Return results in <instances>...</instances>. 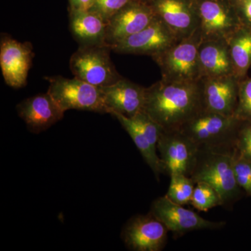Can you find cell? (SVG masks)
Returning a JSON list of instances; mask_svg holds the SVG:
<instances>
[{"mask_svg": "<svg viewBox=\"0 0 251 251\" xmlns=\"http://www.w3.org/2000/svg\"><path fill=\"white\" fill-rule=\"evenodd\" d=\"M50 95L64 112L69 110H85L108 113L104 103L102 87H97L77 77H47Z\"/></svg>", "mask_w": 251, "mask_h": 251, "instance_id": "6", "label": "cell"}, {"mask_svg": "<svg viewBox=\"0 0 251 251\" xmlns=\"http://www.w3.org/2000/svg\"><path fill=\"white\" fill-rule=\"evenodd\" d=\"M169 231L151 214L132 218L122 231L125 245L135 251H161Z\"/></svg>", "mask_w": 251, "mask_h": 251, "instance_id": "12", "label": "cell"}, {"mask_svg": "<svg viewBox=\"0 0 251 251\" xmlns=\"http://www.w3.org/2000/svg\"><path fill=\"white\" fill-rule=\"evenodd\" d=\"M179 39L158 16L143 30L112 46L113 52L147 54L153 57L174 45Z\"/></svg>", "mask_w": 251, "mask_h": 251, "instance_id": "9", "label": "cell"}, {"mask_svg": "<svg viewBox=\"0 0 251 251\" xmlns=\"http://www.w3.org/2000/svg\"><path fill=\"white\" fill-rule=\"evenodd\" d=\"M242 122L236 117L224 116L204 110L179 130L199 151L232 153Z\"/></svg>", "mask_w": 251, "mask_h": 251, "instance_id": "2", "label": "cell"}, {"mask_svg": "<svg viewBox=\"0 0 251 251\" xmlns=\"http://www.w3.org/2000/svg\"><path fill=\"white\" fill-rule=\"evenodd\" d=\"M234 152L251 161V123L243 122L237 135Z\"/></svg>", "mask_w": 251, "mask_h": 251, "instance_id": "27", "label": "cell"}, {"mask_svg": "<svg viewBox=\"0 0 251 251\" xmlns=\"http://www.w3.org/2000/svg\"><path fill=\"white\" fill-rule=\"evenodd\" d=\"M229 1L241 25L251 28V0H229Z\"/></svg>", "mask_w": 251, "mask_h": 251, "instance_id": "29", "label": "cell"}, {"mask_svg": "<svg viewBox=\"0 0 251 251\" xmlns=\"http://www.w3.org/2000/svg\"><path fill=\"white\" fill-rule=\"evenodd\" d=\"M203 110V79L172 81L162 78L146 88L143 111L164 130H179Z\"/></svg>", "mask_w": 251, "mask_h": 251, "instance_id": "1", "label": "cell"}, {"mask_svg": "<svg viewBox=\"0 0 251 251\" xmlns=\"http://www.w3.org/2000/svg\"><path fill=\"white\" fill-rule=\"evenodd\" d=\"M130 118L147 137L153 148L157 150V143L163 130L161 126L143 110Z\"/></svg>", "mask_w": 251, "mask_h": 251, "instance_id": "24", "label": "cell"}, {"mask_svg": "<svg viewBox=\"0 0 251 251\" xmlns=\"http://www.w3.org/2000/svg\"><path fill=\"white\" fill-rule=\"evenodd\" d=\"M232 153L199 151L190 177L195 183L205 182L219 193L223 205L228 206L239 198L242 188L237 184Z\"/></svg>", "mask_w": 251, "mask_h": 251, "instance_id": "3", "label": "cell"}, {"mask_svg": "<svg viewBox=\"0 0 251 251\" xmlns=\"http://www.w3.org/2000/svg\"><path fill=\"white\" fill-rule=\"evenodd\" d=\"M16 110L29 131L36 134L60 121L65 112L48 92L23 100L18 104Z\"/></svg>", "mask_w": 251, "mask_h": 251, "instance_id": "15", "label": "cell"}, {"mask_svg": "<svg viewBox=\"0 0 251 251\" xmlns=\"http://www.w3.org/2000/svg\"><path fill=\"white\" fill-rule=\"evenodd\" d=\"M150 4L179 40L198 31L199 21L194 0H151Z\"/></svg>", "mask_w": 251, "mask_h": 251, "instance_id": "14", "label": "cell"}, {"mask_svg": "<svg viewBox=\"0 0 251 251\" xmlns=\"http://www.w3.org/2000/svg\"><path fill=\"white\" fill-rule=\"evenodd\" d=\"M152 214L168 229L176 234L201 229H217L226 226V222H215L203 219L197 213L185 209L183 205L171 201L166 196L158 198L151 205Z\"/></svg>", "mask_w": 251, "mask_h": 251, "instance_id": "10", "label": "cell"}, {"mask_svg": "<svg viewBox=\"0 0 251 251\" xmlns=\"http://www.w3.org/2000/svg\"><path fill=\"white\" fill-rule=\"evenodd\" d=\"M234 176L237 184L243 191L251 196V161L238 156L235 153L232 154Z\"/></svg>", "mask_w": 251, "mask_h": 251, "instance_id": "25", "label": "cell"}, {"mask_svg": "<svg viewBox=\"0 0 251 251\" xmlns=\"http://www.w3.org/2000/svg\"><path fill=\"white\" fill-rule=\"evenodd\" d=\"M142 1H146V2L150 3V1H151V0H142Z\"/></svg>", "mask_w": 251, "mask_h": 251, "instance_id": "31", "label": "cell"}, {"mask_svg": "<svg viewBox=\"0 0 251 251\" xmlns=\"http://www.w3.org/2000/svg\"><path fill=\"white\" fill-rule=\"evenodd\" d=\"M104 103L108 114L119 113L126 117L135 116L143 111L146 88L122 78L115 83L102 87Z\"/></svg>", "mask_w": 251, "mask_h": 251, "instance_id": "17", "label": "cell"}, {"mask_svg": "<svg viewBox=\"0 0 251 251\" xmlns=\"http://www.w3.org/2000/svg\"><path fill=\"white\" fill-rule=\"evenodd\" d=\"M234 75L242 78L251 66V28L241 26L227 39Z\"/></svg>", "mask_w": 251, "mask_h": 251, "instance_id": "20", "label": "cell"}, {"mask_svg": "<svg viewBox=\"0 0 251 251\" xmlns=\"http://www.w3.org/2000/svg\"><path fill=\"white\" fill-rule=\"evenodd\" d=\"M156 18V13L150 3L133 0L108 21L105 44L111 47L143 30Z\"/></svg>", "mask_w": 251, "mask_h": 251, "instance_id": "11", "label": "cell"}, {"mask_svg": "<svg viewBox=\"0 0 251 251\" xmlns=\"http://www.w3.org/2000/svg\"><path fill=\"white\" fill-rule=\"evenodd\" d=\"M106 44L80 46L72 54L70 69L74 77L99 87H108L122 78L110 59Z\"/></svg>", "mask_w": 251, "mask_h": 251, "instance_id": "5", "label": "cell"}, {"mask_svg": "<svg viewBox=\"0 0 251 251\" xmlns=\"http://www.w3.org/2000/svg\"><path fill=\"white\" fill-rule=\"evenodd\" d=\"M239 82L234 75L203 78L204 110L227 117H235Z\"/></svg>", "mask_w": 251, "mask_h": 251, "instance_id": "16", "label": "cell"}, {"mask_svg": "<svg viewBox=\"0 0 251 251\" xmlns=\"http://www.w3.org/2000/svg\"><path fill=\"white\" fill-rule=\"evenodd\" d=\"M199 63L202 79L234 75L226 40L202 41L199 47Z\"/></svg>", "mask_w": 251, "mask_h": 251, "instance_id": "18", "label": "cell"}, {"mask_svg": "<svg viewBox=\"0 0 251 251\" xmlns=\"http://www.w3.org/2000/svg\"><path fill=\"white\" fill-rule=\"evenodd\" d=\"M202 41L226 40L242 26L229 0H194Z\"/></svg>", "mask_w": 251, "mask_h": 251, "instance_id": "7", "label": "cell"}, {"mask_svg": "<svg viewBox=\"0 0 251 251\" xmlns=\"http://www.w3.org/2000/svg\"><path fill=\"white\" fill-rule=\"evenodd\" d=\"M69 11H84L92 7L94 0H69Z\"/></svg>", "mask_w": 251, "mask_h": 251, "instance_id": "30", "label": "cell"}, {"mask_svg": "<svg viewBox=\"0 0 251 251\" xmlns=\"http://www.w3.org/2000/svg\"><path fill=\"white\" fill-rule=\"evenodd\" d=\"M69 25L80 46L105 44L108 22L92 10L69 11Z\"/></svg>", "mask_w": 251, "mask_h": 251, "instance_id": "19", "label": "cell"}, {"mask_svg": "<svg viewBox=\"0 0 251 251\" xmlns=\"http://www.w3.org/2000/svg\"><path fill=\"white\" fill-rule=\"evenodd\" d=\"M133 0H94L91 10L100 15L108 23L110 18Z\"/></svg>", "mask_w": 251, "mask_h": 251, "instance_id": "28", "label": "cell"}, {"mask_svg": "<svg viewBox=\"0 0 251 251\" xmlns=\"http://www.w3.org/2000/svg\"><path fill=\"white\" fill-rule=\"evenodd\" d=\"M191 204L196 209L206 211L217 206L223 205L219 193L205 182L196 183Z\"/></svg>", "mask_w": 251, "mask_h": 251, "instance_id": "23", "label": "cell"}, {"mask_svg": "<svg viewBox=\"0 0 251 251\" xmlns=\"http://www.w3.org/2000/svg\"><path fill=\"white\" fill-rule=\"evenodd\" d=\"M235 117L241 121L251 123V77L239 83Z\"/></svg>", "mask_w": 251, "mask_h": 251, "instance_id": "26", "label": "cell"}, {"mask_svg": "<svg viewBox=\"0 0 251 251\" xmlns=\"http://www.w3.org/2000/svg\"><path fill=\"white\" fill-rule=\"evenodd\" d=\"M202 38L199 31L180 39L161 54L155 56L161 69L163 79L172 81L201 80L199 47Z\"/></svg>", "mask_w": 251, "mask_h": 251, "instance_id": "4", "label": "cell"}, {"mask_svg": "<svg viewBox=\"0 0 251 251\" xmlns=\"http://www.w3.org/2000/svg\"><path fill=\"white\" fill-rule=\"evenodd\" d=\"M33 57L30 43H21L9 36H1L0 67L6 85L16 89L26 85Z\"/></svg>", "mask_w": 251, "mask_h": 251, "instance_id": "13", "label": "cell"}, {"mask_svg": "<svg viewBox=\"0 0 251 251\" xmlns=\"http://www.w3.org/2000/svg\"><path fill=\"white\" fill-rule=\"evenodd\" d=\"M157 150L164 166L165 173L171 176L182 174L191 176L198 154L196 145L179 130H164Z\"/></svg>", "mask_w": 251, "mask_h": 251, "instance_id": "8", "label": "cell"}, {"mask_svg": "<svg viewBox=\"0 0 251 251\" xmlns=\"http://www.w3.org/2000/svg\"><path fill=\"white\" fill-rule=\"evenodd\" d=\"M196 183L190 176L182 174L171 176V184L166 196L175 203L184 205L191 203Z\"/></svg>", "mask_w": 251, "mask_h": 251, "instance_id": "22", "label": "cell"}, {"mask_svg": "<svg viewBox=\"0 0 251 251\" xmlns=\"http://www.w3.org/2000/svg\"><path fill=\"white\" fill-rule=\"evenodd\" d=\"M111 115L120 122L124 128L129 134L144 159L152 170L155 176L158 179L160 175L164 174L165 169L161 158L157 154L156 149L153 148L147 137L130 117L119 113H112Z\"/></svg>", "mask_w": 251, "mask_h": 251, "instance_id": "21", "label": "cell"}]
</instances>
